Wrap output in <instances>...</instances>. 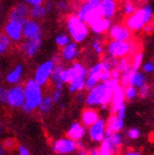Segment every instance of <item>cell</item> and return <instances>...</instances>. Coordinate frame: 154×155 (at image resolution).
<instances>
[{
  "instance_id": "5bb4252c",
  "label": "cell",
  "mask_w": 154,
  "mask_h": 155,
  "mask_svg": "<svg viewBox=\"0 0 154 155\" xmlns=\"http://www.w3.org/2000/svg\"><path fill=\"white\" fill-rule=\"evenodd\" d=\"M88 134L93 142L101 143L106 137V121L102 118H99L96 123L89 127Z\"/></svg>"
},
{
  "instance_id": "6f0895ef",
  "label": "cell",
  "mask_w": 154,
  "mask_h": 155,
  "mask_svg": "<svg viewBox=\"0 0 154 155\" xmlns=\"http://www.w3.org/2000/svg\"><path fill=\"white\" fill-rule=\"evenodd\" d=\"M3 153V150H2V148H1V147H0V155H1Z\"/></svg>"
},
{
  "instance_id": "60d3db41",
  "label": "cell",
  "mask_w": 154,
  "mask_h": 155,
  "mask_svg": "<svg viewBox=\"0 0 154 155\" xmlns=\"http://www.w3.org/2000/svg\"><path fill=\"white\" fill-rule=\"evenodd\" d=\"M61 97H63V90L55 88V91H54L52 94V98L54 100V102L55 103L60 102V100L61 99Z\"/></svg>"
},
{
  "instance_id": "603a6c76",
  "label": "cell",
  "mask_w": 154,
  "mask_h": 155,
  "mask_svg": "<svg viewBox=\"0 0 154 155\" xmlns=\"http://www.w3.org/2000/svg\"><path fill=\"white\" fill-rule=\"evenodd\" d=\"M100 8L102 11L103 17L112 19L117 10V3L116 0H103L100 3Z\"/></svg>"
},
{
  "instance_id": "ac0fdd59",
  "label": "cell",
  "mask_w": 154,
  "mask_h": 155,
  "mask_svg": "<svg viewBox=\"0 0 154 155\" xmlns=\"http://www.w3.org/2000/svg\"><path fill=\"white\" fill-rule=\"evenodd\" d=\"M86 134V127L81 122L72 123L66 131V136L75 141H80Z\"/></svg>"
},
{
  "instance_id": "11a10c76",
  "label": "cell",
  "mask_w": 154,
  "mask_h": 155,
  "mask_svg": "<svg viewBox=\"0 0 154 155\" xmlns=\"http://www.w3.org/2000/svg\"><path fill=\"white\" fill-rule=\"evenodd\" d=\"M88 2H91V3H95V4H100L103 0H86Z\"/></svg>"
},
{
  "instance_id": "d6a6232c",
  "label": "cell",
  "mask_w": 154,
  "mask_h": 155,
  "mask_svg": "<svg viewBox=\"0 0 154 155\" xmlns=\"http://www.w3.org/2000/svg\"><path fill=\"white\" fill-rule=\"evenodd\" d=\"M124 93L126 100H133L138 96V88L133 85H126L124 87Z\"/></svg>"
},
{
  "instance_id": "cb8c5ba5",
  "label": "cell",
  "mask_w": 154,
  "mask_h": 155,
  "mask_svg": "<svg viewBox=\"0 0 154 155\" xmlns=\"http://www.w3.org/2000/svg\"><path fill=\"white\" fill-rule=\"evenodd\" d=\"M23 73H24V67H23V65L16 64L12 68L11 71H10L6 75L5 80L9 84H18L23 77Z\"/></svg>"
},
{
  "instance_id": "816d5d0a",
  "label": "cell",
  "mask_w": 154,
  "mask_h": 155,
  "mask_svg": "<svg viewBox=\"0 0 154 155\" xmlns=\"http://www.w3.org/2000/svg\"><path fill=\"white\" fill-rule=\"evenodd\" d=\"M7 49H8V46H6L5 45L0 43V55L3 54V53H5L7 51Z\"/></svg>"
},
{
  "instance_id": "f35d334b",
  "label": "cell",
  "mask_w": 154,
  "mask_h": 155,
  "mask_svg": "<svg viewBox=\"0 0 154 155\" xmlns=\"http://www.w3.org/2000/svg\"><path fill=\"white\" fill-rule=\"evenodd\" d=\"M142 69H143L144 73H147V74L153 73L154 72V63L153 61H148V63L143 64Z\"/></svg>"
},
{
  "instance_id": "680465c9",
  "label": "cell",
  "mask_w": 154,
  "mask_h": 155,
  "mask_svg": "<svg viewBox=\"0 0 154 155\" xmlns=\"http://www.w3.org/2000/svg\"><path fill=\"white\" fill-rule=\"evenodd\" d=\"M1 130H2V127H1V122H0V134H1Z\"/></svg>"
},
{
  "instance_id": "f5cc1de1",
  "label": "cell",
  "mask_w": 154,
  "mask_h": 155,
  "mask_svg": "<svg viewBox=\"0 0 154 155\" xmlns=\"http://www.w3.org/2000/svg\"><path fill=\"white\" fill-rule=\"evenodd\" d=\"M88 153L91 155H99V150L98 149H91Z\"/></svg>"
},
{
  "instance_id": "91938a15",
  "label": "cell",
  "mask_w": 154,
  "mask_h": 155,
  "mask_svg": "<svg viewBox=\"0 0 154 155\" xmlns=\"http://www.w3.org/2000/svg\"><path fill=\"white\" fill-rule=\"evenodd\" d=\"M132 1H133V2H134V3H135V2H137V1H139V0H132Z\"/></svg>"
},
{
  "instance_id": "f907efd6",
  "label": "cell",
  "mask_w": 154,
  "mask_h": 155,
  "mask_svg": "<svg viewBox=\"0 0 154 155\" xmlns=\"http://www.w3.org/2000/svg\"><path fill=\"white\" fill-rule=\"evenodd\" d=\"M44 6L45 8H47V10L48 12H50L52 10H53V8H54V5L51 1H47V2H44Z\"/></svg>"
},
{
  "instance_id": "94428289",
  "label": "cell",
  "mask_w": 154,
  "mask_h": 155,
  "mask_svg": "<svg viewBox=\"0 0 154 155\" xmlns=\"http://www.w3.org/2000/svg\"><path fill=\"white\" fill-rule=\"evenodd\" d=\"M0 67H1V64H0Z\"/></svg>"
},
{
  "instance_id": "44dd1931",
  "label": "cell",
  "mask_w": 154,
  "mask_h": 155,
  "mask_svg": "<svg viewBox=\"0 0 154 155\" xmlns=\"http://www.w3.org/2000/svg\"><path fill=\"white\" fill-rule=\"evenodd\" d=\"M99 119V114L94 107H88L84 109L80 115V122L86 128H89Z\"/></svg>"
},
{
  "instance_id": "e0dca14e",
  "label": "cell",
  "mask_w": 154,
  "mask_h": 155,
  "mask_svg": "<svg viewBox=\"0 0 154 155\" xmlns=\"http://www.w3.org/2000/svg\"><path fill=\"white\" fill-rule=\"evenodd\" d=\"M125 100H126V97H125V93H124V87H123L121 84H119L113 93L112 101L110 104L111 114L116 113V111L119 109V107H121L123 104H125Z\"/></svg>"
},
{
  "instance_id": "484cf974",
  "label": "cell",
  "mask_w": 154,
  "mask_h": 155,
  "mask_svg": "<svg viewBox=\"0 0 154 155\" xmlns=\"http://www.w3.org/2000/svg\"><path fill=\"white\" fill-rule=\"evenodd\" d=\"M48 13L47 8H45L44 4L41 5H37V6H32L30 7V11H29V17L35 19V20H42L44 19L47 14Z\"/></svg>"
},
{
  "instance_id": "d590c367",
  "label": "cell",
  "mask_w": 154,
  "mask_h": 155,
  "mask_svg": "<svg viewBox=\"0 0 154 155\" xmlns=\"http://www.w3.org/2000/svg\"><path fill=\"white\" fill-rule=\"evenodd\" d=\"M141 135V131L138 128H130L128 131H127V136L132 139V140H136L140 137Z\"/></svg>"
},
{
  "instance_id": "e575fe53",
  "label": "cell",
  "mask_w": 154,
  "mask_h": 155,
  "mask_svg": "<svg viewBox=\"0 0 154 155\" xmlns=\"http://www.w3.org/2000/svg\"><path fill=\"white\" fill-rule=\"evenodd\" d=\"M92 48L95 50V52L97 54V55H101L103 54V51H104V48H103V45L101 43V41L99 40H94L92 42Z\"/></svg>"
},
{
  "instance_id": "681fc988",
  "label": "cell",
  "mask_w": 154,
  "mask_h": 155,
  "mask_svg": "<svg viewBox=\"0 0 154 155\" xmlns=\"http://www.w3.org/2000/svg\"><path fill=\"white\" fill-rule=\"evenodd\" d=\"M77 98H78V101L82 102V101H85L86 100V96L84 94H82L81 91H80V92H79V95L77 96Z\"/></svg>"
},
{
  "instance_id": "4dcf8cb0",
  "label": "cell",
  "mask_w": 154,
  "mask_h": 155,
  "mask_svg": "<svg viewBox=\"0 0 154 155\" xmlns=\"http://www.w3.org/2000/svg\"><path fill=\"white\" fill-rule=\"evenodd\" d=\"M136 11V7L134 5V2L132 0H125L122 6V12L125 16H129L132 15L134 12Z\"/></svg>"
},
{
  "instance_id": "30bf717a",
  "label": "cell",
  "mask_w": 154,
  "mask_h": 155,
  "mask_svg": "<svg viewBox=\"0 0 154 155\" xmlns=\"http://www.w3.org/2000/svg\"><path fill=\"white\" fill-rule=\"evenodd\" d=\"M52 150L54 153L60 155L70 154L78 150V143L69 137L57 139L52 143Z\"/></svg>"
},
{
  "instance_id": "ffe728a7",
  "label": "cell",
  "mask_w": 154,
  "mask_h": 155,
  "mask_svg": "<svg viewBox=\"0 0 154 155\" xmlns=\"http://www.w3.org/2000/svg\"><path fill=\"white\" fill-rule=\"evenodd\" d=\"M79 54L78 50V44L74 41H71L65 46L61 48L60 55L61 58L64 61H73Z\"/></svg>"
},
{
  "instance_id": "9f6ffc18",
  "label": "cell",
  "mask_w": 154,
  "mask_h": 155,
  "mask_svg": "<svg viewBox=\"0 0 154 155\" xmlns=\"http://www.w3.org/2000/svg\"><path fill=\"white\" fill-rule=\"evenodd\" d=\"M71 1L74 2V3H81L82 0H71Z\"/></svg>"
},
{
  "instance_id": "4fadbf2b",
  "label": "cell",
  "mask_w": 154,
  "mask_h": 155,
  "mask_svg": "<svg viewBox=\"0 0 154 155\" xmlns=\"http://www.w3.org/2000/svg\"><path fill=\"white\" fill-rule=\"evenodd\" d=\"M3 31L9 36L12 43H19L24 39L23 36V24L20 22L9 20L4 26Z\"/></svg>"
},
{
  "instance_id": "db71d44e",
  "label": "cell",
  "mask_w": 154,
  "mask_h": 155,
  "mask_svg": "<svg viewBox=\"0 0 154 155\" xmlns=\"http://www.w3.org/2000/svg\"><path fill=\"white\" fill-rule=\"evenodd\" d=\"M140 152L135 151V150H129L128 152H126V155H139Z\"/></svg>"
},
{
  "instance_id": "4316f807",
  "label": "cell",
  "mask_w": 154,
  "mask_h": 155,
  "mask_svg": "<svg viewBox=\"0 0 154 155\" xmlns=\"http://www.w3.org/2000/svg\"><path fill=\"white\" fill-rule=\"evenodd\" d=\"M98 150L99 155H113L118 150V149L111 142L108 137H105L104 140L100 143V147L98 148Z\"/></svg>"
},
{
  "instance_id": "ee69618b",
  "label": "cell",
  "mask_w": 154,
  "mask_h": 155,
  "mask_svg": "<svg viewBox=\"0 0 154 155\" xmlns=\"http://www.w3.org/2000/svg\"><path fill=\"white\" fill-rule=\"evenodd\" d=\"M115 114H116L119 118L124 119L126 117V104H123L121 107H119V109L116 111Z\"/></svg>"
},
{
  "instance_id": "f6af8a7d",
  "label": "cell",
  "mask_w": 154,
  "mask_h": 155,
  "mask_svg": "<svg viewBox=\"0 0 154 155\" xmlns=\"http://www.w3.org/2000/svg\"><path fill=\"white\" fill-rule=\"evenodd\" d=\"M23 2L27 3L28 5H29L30 7L32 6H37V5H41L44 4V0H22Z\"/></svg>"
},
{
  "instance_id": "d6986e66",
  "label": "cell",
  "mask_w": 154,
  "mask_h": 155,
  "mask_svg": "<svg viewBox=\"0 0 154 155\" xmlns=\"http://www.w3.org/2000/svg\"><path fill=\"white\" fill-rule=\"evenodd\" d=\"M111 27H112V19L106 17L99 18L89 26L91 31L97 35H101L108 32Z\"/></svg>"
},
{
  "instance_id": "7402d4cb",
  "label": "cell",
  "mask_w": 154,
  "mask_h": 155,
  "mask_svg": "<svg viewBox=\"0 0 154 155\" xmlns=\"http://www.w3.org/2000/svg\"><path fill=\"white\" fill-rule=\"evenodd\" d=\"M124 128V119L119 118L115 114H111L106 121L107 133H118Z\"/></svg>"
},
{
  "instance_id": "7bdbcfd3",
  "label": "cell",
  "mask_w": 154,
  "mask_h": 155,
  "mask_svg": "<svg viewBox=\"0 0 154 155\" xmlns=\"http://www.w3.org/2000/svg\"><path fill=\"white\" fill-rule=\"evenodd\" d=\"M14 146H15V141L13 140V139H11V138H8V139H6V140L3 142V147H4L5 149H7V150L13 149Z\"/></svg>"
},
{
  "instance_id": "74e56055",
  "label": "cell",
  "mask_w": 154,
  "mask_h": 155,
  "mask_svg": "<svg viewBox=\"0 0 154 155\" xmlns=\"http://www.w3.org/2000/svg\"><path fill=\"white\" fill-rule=\"evenodd\" d=\"M56 8L61 12H65L69 10V3L65 0H59L56 4Z\"/></svg>"
},
{
  "instance_id": "2e32d148",
  "label": "cell",
  "mask_w": 154,
  "mask_h": 155,
  "mask_svg": "<svg viewBox=\"0 0 154 155\" xmlns=\"http://www.w3.org/2000/svg\"><path fill=\"white\" fill-rule=\"evenodd\" d=\"M42 45V39L25 40L20 44V50L27 58H33L39 52Z\"/></svg>"
},
{
  "instance_id": "8d00e7d4",
  "label": "cell",
  "mask_w": 154,
  "mask_h": 155,
  "mask_svg": "<svg viewBox=\"0 0 154 155\" xmlns=\"http://www.w3.org/2000/svg\"><path fill=\"white\" fill-rule=\"evenodd\" d=\"M149 88L146 83L144 85H142L141 87L138 88V96H139L142 99L147 97L149 96Z\"/></svg>"
},
{
  "instance_id": "f1b7e54d",
  "label": "cell",
  "mask_w": 154,
  "mask_h": 155,
  "mask_svg": "<svg viewBox=\"0 0 154 155\" xmlns=\"http://www.w3.org/2000/svg\"><path fill=\"white\" fill-rule=\"evenodd\" d=\"M143 60H144V55L140 51H137L133 56H130V65H132V69L139 70V68L142 66Z\"/></svg>"
},
{
  "instance_id": "c3c4849f",
  "label": "cell",
  "mask_w": 154,
  "mask_h": 155,
  "mask_svg": "<svg viewBox=\"0 0 154 155\" xmlns=\"http://www.w3.org/2000/svg\"><path fill=\"white\" fill-rule=\"evenodd\" d=\"M111 72H112V78H113V79H115V80H120L122 73L118 70L117 68H113Z\"/></svg>"
},
{
  "instance_id": "6da1fadb",
  "label": "cell",
  "mask_w": 154,
  "mask_h": 155,
  "mask_svg": "<svg viewBox=\"0 0 154 155\" xmlns=\"http://www.w3.org/2000/svg\"><path fill=\"white\" fill-rule=\"evenodd\" d=\"M119 84V80H115L113 78L106 81L98 82L94 88L88 91L85 103L90 107L100 106L105 108L109 106L112 101L113 93Z\"/></svg>"
},
{
  "instance_id": "9a60e30c",
  "label": "cell",
  "mask_w": 154,
  "mask_h": 155,
  "mask_svg": "<svg viewBox=\"0 0 154 155\" xmlns=\"http://www.w3.org/2000/svg\"><path fill=\"white\" fill-rule=\"evenodd\" d=\"M111 40L118 41H127L132 38V30H130L125 24H115L112 25L111 28L108 31Z\"/></svg>"
},
{
  "instance_id": "b9f144b4",
  "label": "cell",
  "mask_w": 154,
  "mask_h": 155,
  "mask_svg": "<svg viewBox=\"0 0 154 155\" xmlns=\"http://www.w3.org/2000/svg\"><path fill=\"white\" fill-rule=\"evenodd\" d=\"M7 97H8V89L4 86H0V102L7 103Z\"/></svg>"
},
{
  "instance_id": "9c48e42d",
  "label": "cell",
  "mask_w": 154,
  "mask_h": 155,
  "mask_svg": "<svg viewBox=\"0 0 154 155\" xmlns=\"http://www.w3.org/2000/svg\"><path fill=\"white\" fill-rule=\"evenodd\" d=\"M146 76L143 72H140L139 70H134V69L130 68L129 71L122 73L120 78V84L123 87L126 85H133V86L139 88L142 85L146 83Z\"/></svg>"
},
{
  "instance_id": "836d02e7",
  "label": "cell",
  "mask_w": 154,
  "mask_h": 155,
  "mask_svg": "<svg viewBox=\"0 0 154 155\" xmlns=\"http://www.w3.org/2000/svg\"><path fill=\"white\" fill-rule=\"evenodd\" d=\"M98 82H100V81H99V80L97 77L88 74L86 77V80H85V90L90 91L92 88H94Z\"/></svg>"
},
{
  "instance_id": "277c9868",
  "label": "cell",
  "mask_w": 154,
  "mask_h": 155,
  "mask_svg": "<svg viewBox=\"0 0 154 155\" xmlns=\"http://www.w3.org/2000/svg\"><path fill=\"white\" fill-rule=\"evenodd\" d=\"M137 51H138V45L133 40H127V41L111 40L106 45L107 55L115 59L130 57Z\"/></svg>"
},
{
  "instance_id": "1f68e13d",
  "label": "cell",
  "mask_w": 154,
  "mask_h": 155,
  "mask_svg": "<svg viewBox=\"0 0 154 155\" xmlns=\"http://www.w3.org/2000/svg\"><path fill=\"white\" fill-rule=\"evenodd\" d=\"M71 40L72 39L70 35H67L65 33H60L55 37V44L60 48H64V46H65L67 44L70 43Z\"/></svg>"
},
{
  "instance_id": "5b68a950",
  "label": "cell",
  "mask_w": 154,
  "mask_h": 155,
  "mask_svg": "<svg viewBox=\"0 0 154 155\" xmlns=\"http://www.w3.org/2000/svg\"><path fill=\"white\" fill-rule=\"evenodd\" d=\"M66 28L70 35L72 41L77 44H80L89 35V25L86 24L83 20H81L78 15L70 14L66 19Z\"/></svg>"
},
{
  "instance_id": "ab89813d",
  "label": "cell",
  "mask_w": 154,
  "mask_h": 155,
  "mask_svg": "<svg viewBox=\"0 0 154 155\" xmlns=\"http://www.w3.org/2000/svg\"><path fill=\"white\" fill-rule=\"evenodd\" d=\"M0 43L1 44H3V45H5L6 46H9L11 45V44L12 43L11 42V40L9 38V36H8L4 31L3 32H0Z\"/></svg>"
},
{
  "instance_id": "3957f363",
  "label": "cell",
  "mask_w": 154,
  "mask_h": 155,
  "mask_svg": "<svg viewBox=\"0 0 154 155\" xmlns=\"http://www.w3.org/2000/svg\"><path fill=\"white\" fill-rule=\"evenodd\" d=\"M153 19V10L149 4H146L132 14L126 17L124 24L132 30V32H137L144 29L145 26Z\"/></svg>"
},
{
  "instance_id": "8fae6325",
  "label": "cell",
  "mask_w": 154,
  "mask_h": 155,
  "mask_svg": "<svg viewBox=\"0 0 154 155\" xmlns=\"http://www.w3.org/2000/svg\"><path fill=\"white\" fill-rule=\"evenodd\" d=\"M23 36L25 40H34L42 37V28L38 20L28 18L23 24Z\"/></svg>"
},
{
  "instance_id": "52a82bcc",
  "label": "cell",
  "mask_w": 154,
  "mask_h": 155,
  "mask_svg": "<svg viewBox=\"0 0 154 155\" xmlns=\"http://www.w3.org/2000/svg\"><path fill=\"white\" fill-rule=\"evenodd\" d=\"M25 103L24 84H14L8 89L7 104L14 109H19Z\"/></svg>"
},
{
  "instance_id": "ba28073f",
  "label": "cell",
  "mask_w": 154,
  "mask_h": 155,
  "mask_svg": "<svg viewBox=\"0 0 154 155\" xmlns=\"http://www.w3.org/2000/svg\"><path fill=\"white\" fill-rule=\"evenodd\" d=\"M55 65L56 64L52 59L44 61L36 68L33 79L42 86H45L51 79V75Z\"/></svg>"
},
{
  "instance_id": "8992f818",
  "label": "cell",
  "mask_w": 154,
  "mask_h": 155,
  "mask_svg": "<svg viewBox=\"0 0 154 155\" xmlns=\"http://www.w3.org/2000/svg\"><path fill=\"white\" fill-rule=\"evenodd\" d=\"M77 15L89 26L97 21V19L103 17L100 4H95L88 1L81 2L77 11Z\"/></svg>"
},
{
  "instance_id": "7a4b0ae2",
  "label": "cell",
  "mask_w": 154,
  "mask_h": 155,
  "mask_svg": "<svg viewBox=\"0 0 154 155\" xmlns=\"http://www.w3.org/2000/svg\"><path fill=\"white\" fill-rule=\"evenodd\" d=\"M42 87V85L34 79H29L25 82V103L21 107L22 111L25 114H30L36 109H39L44 98Z\"/></svg>"
},
{
  "instance_id": "7c38bea8",
  "label": "cell",
  "mask_w": 154,
  "mask_h": 155,
  "mask_svg": "<svg viewBox=\"0 0 154 155\" xmlns=\"http://www.w3.org/2000/svg\"><path fill=\"white\" fill-rule=\"evenodd\" d=\"M29 11L30 6L25 2H21L15 5L11 10L9 13V20L20 22L22 24L29 18Z\"/></svg>"
},
{
  "instance_id": "d4e9b609",
  "label": "cell",
  "mask_w": 154,
  "mask_h": 155,
  "mask_svg": "<svg viewBox=\"0 0 154 155\" xmlns=\"http://www.w3.org/2000/svg\"><path fill=\"white\" fill-rule=\"evenodd\" d=\"M85 80L86 77L77 76L74 77L73 79L68 83V90L70 93H76L80 92L85 89Z\"/></svg>"
},
{
  "instance_id": "7dc6e473",
  "label": "cell",
  "mask_w": 154,
  "mask_h": 155,
  "mask_svg": "<svg viewBox=\"0 0 154 155\" xmlns=\"http://www.w3.org/2000/svg\"><path fill=\"white\" fill-rule=\"evenodd\" d=\"M18 153L20 155H29V150L27 148V147L23 146V145H19L18 147Z\"/></svg>"
},
{
  "instance_id": "83f0119b",
  "label": "cell",
  "mask_w": 154,
  "mask_h": 155,
  "mask_svg": "<svg viewBox=\"0 0 154 155\" xmlns=\"http://www.w3.org/2000/svg\"><path fill=\"white\" fill-rule=\"evenodd\" d=\"M55 103L52 98V96H45L44 97L42 102L39 106V111L42 114H48L51 111L53 104Z\"/></svg>"
},
{
  "instance_id": "f546056e",
  "label": "cell",
  "mask_w": 154,
  "mask_h": 155,
  "mask_svg": "<svg viewBox=\"0 0 154 155\" xmlns=\"http://www.w3.org/2000/svg\"><path fill=\"white\" fill-rule=\"evenodd\" d=\"M116 68L121 73H125L129 71L132 68V65H130V57H124L118 59V64Z\"/></svg>"
},
{
  "instance_id": "bcb514c9",
  "label": "cell",
  "mask_w": 154,
  "mask_h": 155,
  "mask_svg": "<svg viewBox=\"0 0 154 155\" xmlns=\"http://www.w3.org/2000/svg\"><path fill=\"white\" fill-rule=\"evenodd\" d=\"M145 32H152L154 31V19H152L149 24H147L144 28Z\"/></svg>"
}]
</instances>
